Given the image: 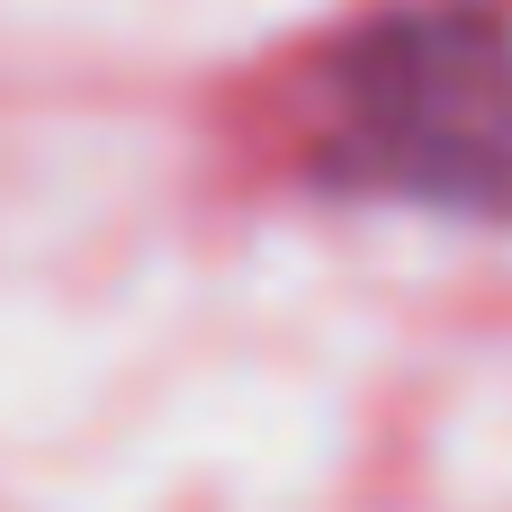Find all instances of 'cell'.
<instances>
[{"instance_id":"1","label":"cell","mask_w":512,"mask_h":512,"mask_svg":"<svg viewBox=\"0 0 512 512\" xmlns=\"http://www.w3.org/2000/svg\"><path fill=\"white\" fill-rule=\"evenodd\" d=\"M297 162L342 207L512 225V9L387 0L306 81Z\"/></svg>"}]
</instances>
